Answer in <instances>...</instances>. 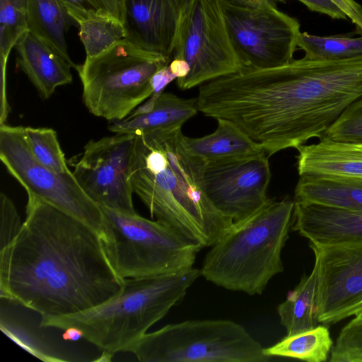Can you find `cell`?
<instances>
[{"mask_svg":"<svg viewBox=\"0 0 362 362\" xmlns=\"http://www.w3.org/2000/svg\"><path fill=\"white\" fill-rule=\"evenodd\" d=\"M362 97V57L293 59L270 69L243 68L200 86L198 110L229 120L270 157L321 139Z\"/></svg>","mask_w":362,"mask_h":362,"instance_id":"6da1fadb","label":"cell"},{"mask_svg":"<svg viewBox=\"0 0 362 362\" xmlns=\"http://www.w3.org/2000/svg\"><path fill=\"white\" fill-rule=\"evenodd\" d=\"M26 216L0 250V296L40 315H67L119 294L102 237L90 226L28 194Z\"/></svg>","mask_w":362,"mask_h":362,"instance_id":"7a4b0ae2","label":"cell"},{"mask_svg":"<svg viewBox=\"0 0 362 362\" xmlns=\"http://www.w3.org/2000/svg\"><path fill=\"white\" fill-rule=\"evenodd\" d=\"M131 181L152 218L203 247H211L233 220L218 211L202 187L204 161L189 154L182 126L137 135Z\"/></svg>","mask_w":362,"mask_h":362,"instance_id":"3957f363","label":"cell"},{"mask_svg":"<svg viewBox=\"0 0 362 362\" xmlns=\"http://www.w3.org/2000/svg\"><path fill=\"white\" fill-rule=\"evenodd\" d=\"M199 276L200 269L192 267L169 274L124 279L122 291L110 300L75 314L40 315V325L76 328L103 351H128L185 296Z\"/></svg>","mask_w":362,"mask_h":362,"instance_id":"277c9868","label":"cell"},{"mask_svg":"<svg viewBox=\"0 0 362 362\" xmlns=\"http://www.w3.org/2000/svg\"><path fill=\"white\" fill-rule=\"evenodd\" d=\"M294 200L272 199L247 218L233 222L206 254L201 276L226 289L262 294L283 272L281 251L293 223Z\"/></svg>","mask_w":362,"mask_h":362,"instance_id":"5b68a950","label":"cell"},{"mask_svg":"<svg viewBox=\"0 0 362 362\" xmlns=\"http://www.w3.org/2000/svg\"><path fill=\"white\" fill-rule=\"evenodd\" d=\"M100 208L105 249L123 279L169 274L190 268L203 248L158 220L147 219L136 212Z\"/></svg>","mask_w":362,"mask_h":362,"instance_id":"8992f818","label":"cell"},{"mask_svg":"<svg viewBox=\"0 0 362 362\" xmlns=\"http://www.w3.org/2000/svg\"><path fill=\"white\" fill-rule=\"evenodd\" d=\"M170 62L122 39L80 65L83 103L96 117L110 122L123 119L151 96L153 76Z\"/></svg>","mask_w":362,"mask_h":362,"instance_id":"52a82bcc","label":"cell"},{"mask_svg":"<svg viewBox=\"0 0 362 362\" xmlns=\"http://www.w3.org/2000/svg\"><path fill=\"white\" fill-rule=\"evenodd\" d=\"M264 349L238 323L203 320L146 333L128 351L141 362H267Z\"/></svg>","mask_w":362,"mask_h":362,"instance_id":"ba28073f","label":"cell"},{"mask_svg":"<svg viewBox=\"0 0 362 362\" xmlns=\"http://www.w3.org/2000/svg\"><path fill=\"white\" fill-rule=\"evenodd\" d=\"M0 159L28 194L86 223L103 239L104 221L100 206L84 192L72 172L57 173L35 158L23 127L0 124Z\"/></svg>","mask_w":362,"mask_h":362,"instance_id":"9c48e42d","label":"cell"},{"mask_svg":"<svg viewBox=\"0 0 362 362\" xmlns=\"http://www.w3.org/2000/svg\"><path fill=\"white\" fill-rule=\"evenodd\" d=\"M173 58L186 61L187 76L177 78L181 90L238 72L242 64L232 45L220 0H196L178 26Z\"/></svg>","mask_w":362,"mask_h":362,"instance_id":"30bf717a","label":"cell"},{"mask_svg":"<svg viewBox=\"0 0 362 362\" xmlns=\"http://www.w3.org/2000/svg\"><path fill=\"white\" fill-rule=\"evenodd\" d=\"M226 28L243 69H270L293 59L298 21L275 4L245 7L220 0Z\"/></svg>","mask_w":362,"mask_h":362,"instance_id":"8fae6325","label":"cell"},{"mask_svg":"<svg viewBox=\"0 0 362 362\" xmlns=\"http://www.w3.org/2000/svg\"><path fill=\"white\" fill-rule=\"evenodd\" d=\"M137 135L116 134L86 144L72 172L100 206L135 213L131 174Z\"/></svg>","mask_w":362,"mask_h":362,"instance_id":"7c38bea8","label":"cell"},{"mask_svg":"<svg viewBox=\"0 0 362 362\" xmlns=\"http://www.w3.org/2000/svg\"><path fill=\"white\" fill-rule=\"evenodd\" d=\"M317 267L315 317L328 325L362 315V243H309Z\"/></svg>","mask_w":362,"mask_h":362,"instance_id":"4fadbf2b","label":"cell"},{"mask_svg":"<svg viewBox=\"0 0 362 362\" xmlns=\"http://www.w3.org/2000/svg\"><path fill=\"white\" fill-rule=\"evenodd\" d=\"M269 156L262 154L204 162L203 190L212 204L233 222L243 220L272 200Z\"/></svg>","mask_w":362,"mask_h":362,"instance_id":"5bb4252c","label":"cell"},{"mask_svg":"<svg viewBox=\"0 0 362 362\" xmlns=\"http://www.w3.org/2000/svg\"><path fill=\"white\" fill-rule=\"evenodd\" d=\"M122 24L125 39L171 59L179 25L173 0H125Z\"/></svg>","mask_w":362,"mask_h":362,"instance_id":"9a60e30c","label":"cell"},{"mask_svg":"<svg viewBox=\"0 0 362 362\" xmlns=\"http://www.w3.org/2000/svg\"><path fill=\"white\" fill-rule=\"evenodd\" d=\"M292 230L316 245L362 243V210L295 202Z\"/></svg>","mask_w":362,"mask_h":362,"instance_id":"2e32d148","label":"cell"},{"mask_svg":"<svg viewBox=\"0 0 362 362\" xmlns=\"http://www.w3.org/2000/svg\"><path fill=\"white\" fill-rule=\"evenodd\" d=\"M299 176L362 179V141L322 138L298 149Z\"/></svg>","mask_w":362,"mask_h":362,"instance_id":"e0dca14e","label":"cell"},{"mask_svg":"<svg viewBox=\"0 0 362 362\" xmlns=\"http://www.w3.org/2000/svg\"><path fill=\"white\" fill-rule=\"evenodd\" d=\"M14 48L18 67L42 98H49L58 86L71 83V66L29 30L21 36Z\"/></svg>","mask_w":362,"mask_h":362,"instance_id":"ac0fdd59","label":"cell"},{"mask_svg":"<svg viewBox=\"0 0 362 362\" xmlns=\"http://www.w3.org/2000/svg\"><path fill=\"white\" fill-rule=\"evenodd\" d=\"M197 111V98L186 99L163 92L156 98L151 110L111 122L108 129L115 134L141 135L158 129L182 126Z\"/></svg>","mask_w":362,"mask_h":362,"instance_id":"d6986e66","label":"cell"},{"mask_svg":"<svg viewBox=\"0 0 362 362\" xmlns=\"http://www.w3.org/2000/svg\"><path fill=\"white\" fill-rule=\"evenodd\" d=\"M216 120L217 127L210 134L199 138L184 135L183 146L189 154L208 162L265 153L259 144L234 123L222 118Z\"/></svg>","mask_w":362,"mask_h":362,"instance_id":"ffe728a7","label":"cell"},{"mask_svg":"<svg viewBox=\"0 0 362 362\" xmlns=\"http://www.w3.org/2000/svg\"><path fill=\"white\" fill-rule=\"evenodd\" d=\"M294 194L298 202L362 210V179L301 175Z\"/></svg>","mask_w":362,"mask_h":362,"instance_id":"44dd1931","label":"cell"},{"mask_svg":"<svg viewBox=\"0 0 362 362\" xmlns=\"http://www.w3.org/2000/svg\"><path fill=\"white\" fill-rule=\"evenodd\" d=\"M28 30L47 43L76 71L69 57L66 34L76 22L60 0H28Z\"/></svg>","mask_w":362,"mask_h":362,"instance_id":"7402d4cb","label":"cell"},{"mask_svg":"<svg viewBox=\"0 0 362 362\" xmlns=\"http://www.w3.org/2000/svg\"><path fill=\"white\" fill-rule=\"evenodd\" d=\"M317 292V267L309 275L302 276L299 284L291 291L277 308L281 325L287 335H293L316 327L315 303Z\"/></svg>","mask_w":362,"mask_h":362,"instance_id":"603a6c76","label":"cell"},{"mask_svg":"<svg viewBox=\"0 0 362 362\" xmlns=\"http://www.w3.org/2000/svg\"><path fill=\"white\" fill-rule=\"evenodd\" d=\"M333 346L325 325L293 335H286L274 345L264 349L269 356L296 358L308 362L326 361Z\"/></svg>","mask_w":362,"mask_h":362,"instance_id":"cb8c5ba5","label":"cell"},{"mask_svg":"<svg viewBox=\"0 0 362 362\" xmlns=\"http://www.w3.org/2000/svg\"><path fill=\"white\" fill-rule=\"evenodd\" d=\"M298 47L309 59L341 60L362 57V33L319 36L300 33Z\"/></svg>","mask_w":362,"mask_h":362,"instance_id":"d4e9b609","label":"cell"},{"mask_svg":"<svg viewBox=\"0 0 362 362\" xmlns=\"http://www.w3.org/2000/svg\"><path fill=\"white\" fill-rule=\"evenodd\" d=\"M28 0H0L1 103L6 104V69L11 50L28 30Z\"/></svg>","mask_w":362,"mask_h":362,"instance_id":"484cf974","label":"cell"},{"mask_svg":"<svg viewBox=\"0 0 362 362\" xmlns=\"http://www.w3.org/2000/svg\"><path fill=\"white\" fill-rule=\"evenodd\" d=\"M1 329L16 344L45 361H71L69 356L52 345L28 323L11 317L1 308Z\"/></svg>","mask_w":362,"mask_h":362,"instance_id":"4316f807","label":"cell"},{"mask_svg":"<svg viewBox=\"0 0 362 362\" xmlns=\"http://www.w3.org/2000/svg\"><path fill=\"white\" fill-rule=\"evenodd\" d=\"M79 37L86 58L96 57L118 41L125 38L122 23L115 18L93 16L79 19Z\"/></svg>","mask_w":362,"mask_h":362,"instance_id":"83f0119b","label":"cell"},{"mask_svg":"<svg viewBox=\"0 0 362 362\" xmlns=\"http://www.w3.org/2000/svg\"><path fill=\"white\" fill-rule=\"evenodd\" d=\"M24 133L31 152L39 162L59 173H71L54 129L26 127Z\"/></svg>","mask_w":362,"mask_h":362,"instance_id":"f1b7e54d","label":"cell"},{"mask_svg":"<svg viewBox=\"0 0 362 362\" xmlns=\"http://www.w3.org/2000/svg\"><path fill=\"white\" fill-rule=\"evenodd\" d=\"M329 361L362 362V315L355 317L341 329Z\"/></svg>","mask_w":362,"mask_h":362,"instance_id":"f546056e","label":"cell"},{"mask_svg":"<svg viewBox=\"0 0 362 362\" xmlns=\"http://www.w3.org/2000/svg\"><path fill=\"white\" fill-rule=\"evenodd\" d=\"M69 15L78 20L103 16L123 21L125 0H60Z\"/></svg>","mask_w":362,"mask_h":362,"instance_id":"4dcf8cb0","label":"cell"},{"mask_svg":"<svg viewBox=\"0 0 362 362\" xmlns=\"http://www.w3.org/2000/svg\"><path fill=\"white\" fill-rule=\"evenodd\" d=\"M325 138L362 141V97L351 104L329 128Z\"/></svg>","mask_w":362,"mask_h":362,"instance_id":"1f68e13d","label":"cell"},{"mask_svg":"<svg viewBox=\"0 0 362 362\" xmlns=\"http://www.w3.org/2000/svg\"><path fill=\"white\" fill-rule=\"evenodd\" d=\"M23 223L17 209L4 193L0 195V250L8 247L16 238Z\"/></svg>","mask_w":362,"mask_h":362,"instance_id":"d6a6232c","label":"cell"},{"mask_svg":"<svg viewBox=\"0 0 362 362\" xmlns=\"http://www.w3.org/2000/svg\"><path fill=\"white\" fill-rule=\"evenodd\" d=\"M312 11L334 19H346V15L331 0H298Z\"/></svg>","mask_w":362,"mask_h":362,"instance_id":"836d02e7","label":"cell"},{"mask_svg":"<svg viewBox=\"0 0 362 362\" xmlns=\"http://www.w3.org/2000/svg\"><path fill=\"white\" fill-rule=\"evenodd\" d=\"M356 25L357 30L362 33V5L355 0H331Z\"/></svg>","mask_w":362,"mask_h":362,"instance_id":"e575fe53","label":"cell"},{"mask_svg":"<svg viewBox=\"0 0 362 362\" xmlns=\"http://www.w3.org/2000/svg\"><path fill=\"white\" fill-rule=\"evenodd\" d=\"M175 79H177V77L170 71L169 64L159 69L151 80L153 89L151 97L157 98L163 92L164 88Z\"/></svg>","mask_w":362,"mask_h":362,"instance_id":"d590c367","label":"cell"},{"mask_svg":"<svg viewBox=\"0 0 362 362\" xmlns=\"http://www.w3.org/2000/svg\"><path fill=\"white\" fill-rule=\"evenodd\" d=\"M169 67L177 78H185L187 76L190 70L188 63L182 59L173 58L169 63Z\"/></svg>","mask_w":362,"mask_h":362,"instance_id":"8d00e7d4","label":"cell"},{"mask_svg":"<svg viewBox=\"0 0 362 362\" xmlns=\"http://www.w3.org/2000/svg\"><path fill=\"white\" fill-rule=\"evenodd\" d=\"M195 1L196 0H173L179 14V24L188 13Z\"/></svg>","mask_w":362,"mask_h":362,"instance_id":"74e56055","label":"cell"},{"mask_svg":"<svg viewBox=\"0 0 362 362\" xmlns=\"http://www.w3.org/2000/svg\"><path fill=\"white\" fill-rule=\"evenodd\" d=\"M232 4L245 6V7H257L259 6L275 4L274 0H225Z\"/></svg>","mask_w":362,"mask_h":362,"instance_id":"f35d334b","label":"cell"},{"mask_svg":"<svg viewBox=\"0 0 362 362\" xmlns=\"http://www.w3.org/2000/svg\"><path fill=\"white\" fill-rule=\"evenodd\" d=\"M64 330V332L62 334V338L64 340L77 341L81 338H83L81 332L76 328L69 327Z\"/></svg>","mask_w":362,"mask_h":362,"instance_id":"ab89813d","label":"cell"},{"mask_svg":"<svg viewBox=\"0 0 362 362\" xmlns=\"http://www.w3.org/2000/svg\"><path fill=\"white\" fill-rule=\"evenodd\" d=\"M113 354L103 351L102 355L99 356L98 359H95V361H110L113 356Z\"/></svg>","mask_w":362,"mask_h":362,"instance_id":"60d3db41","label":"cell"},{"mask_svg":"<svg viewBox=\"0 0 362 362\" xmlns=\"http://www.w3.org/2000/svg\"><path fill=\"white\" fill-rule=\"evenodd\" d=\"M286 0H274V1L276 3V2H284Z\"/></svg>","mask_w":362,"mask_h":362,"instance_id":"b9f144b4","label":"cell"}]
</instances>
